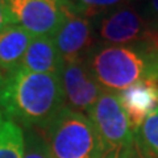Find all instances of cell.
Masks as SVG:
<instances>
[{
    "label": "cell",
    "instance_id": "cell-1",
    "mask_svg": "<svg viewBox=\"0 0 158 158\" xmlns=\"http://www.w3.org/2000/svg\"><path fill=\"white\" fill-rule=\"evenodd\" d=\"M65 104L59 74L16 69L4 75L0 110L27 129L45 128Z\"/></svg>",
    "mask_w": 158,
    "mask_h": 158
},
{
    "label": "cell",
    "instance_id": "cell-2",
    "mask_svg": "<svg viewBox=\"0 0 158 158\" xmlns=\"http://www.w3.org/2000/svg\"><path fill=\"white\" fill-rule=\"evenodd\" d=\"M50 158H99L98 136L91 120L66 104L44 128Z\"/></svg>",
    "mask_w": 158,
    "mask_h": 158
},
{
    "label": "cell",
    "instance_id": "cell-3",
    "mask_svg": "<svg viewBox=\"0 0 158 158\" xmlns=\"http://www.w3.org/2000/svg\"><path fill=\"white\" fill-rule=\"evenodd\" d=\"M87 67L100 86L123 91L144 78L146 54L136 46L103 45L88 54Z\"/></svg>",
    "mask_w": 158,
    "mask_h": 158
},
{
    "label": "cell",
    "instance_id": "cell-4",
    "mask_svg": "<svg viewBox=\"0 0 158 158\" xmlns=\"http://www.w3.org/2000/svg\"><path fill=\"white\" fill-rule=\"evenodd\" d=\"M87 113L98 136L100 148L99 158H120L123 152L135 140V133L118 95L103 91Z\"/></svg>",
    "mask_w": 158,
    "mask_h": 158
},
{
    "label": "cell",
    "instance_id": "cell-5",
    "mask_svg": "<svg viewBox=\"0 0 158 158\" xmlns=\"http://www.w3.org/2000/svg\"><path fill=\"white\" fill-rule=\"evenodd\" d=\"M12 25L33 37H54L67 11L59 0H6Z\"/></svg>",
    "mask_w": 158,
    "mask_h": 158
},
{
    "label": "cell",
    "instance_id": "cell-6",
    "mask_svg": "<svg viewBox=\"0 0 158 158\" xmlns=\"http://www.w3.org/2000/svg\"><path fill=\"white\" fill-rule=\"evenodd\" d=\"M59 78L66 106L77 112H88L104 91L83 61L63 62Z\"/></svg>",
    "mask_w": 158,
    "mask_h": 158
},
{
    "label": "cell",
    "instance_id": "cell-7",
    "mask_svg": "<svg viewBox=\"0 0 158 158\" xmlns=\"http://www.w3.org/2000/svg\"><path fill=\"white\" fill-rule=\"evenodd\" d=\"M53 41L63 62L83 61L85 54H90L94 49L90 20L67 12L65 21L54 34Z\"/></svg>",
    "mask_w": 158,
    "mask_h": 158
},
{
    "label": "cell",
    "instance_id": "cell-8",
    "mask_svg": "<svg viewBox=\"0 0 158 158\" xmlns=\"http://www.w3.org/2000/svg\"><path fill=\"white\" fill-rule=\"evenodd\" d=\"M118 100L135 133L145 118L158 108V85L152 79L142 78L123 90Z\"/></svg>",
    "mask_w": 158,
    "mask_h": 158
},
{
    "label": "cell",
    "instance_id": "cell-9",
    "mask_svg": "<svg viewBox=\"0 0 158 158\" xmlns=\"http://www.w3.org/2000/svg\"><path fill=\"white\" fill-rule=\"evenodd\" d=\"M63 59L52 37H33L19 69L38 74H59Z\"/></svg>",
    "mask_w": 158,
    "mask_h": 158
},
{
    "label": "cell",
    "instance_id": "cell-10",
    "mask_svg": "<svg viewBox=\"0 0 158 158\" xmlns=\"http://www.w3.org/2000/svg\"><path fill=\"white\" fill-rule=\"evenodd\" d=\"M33 36L19 25H9L0 33V71L4 75L20 67Z\"/></svg>",
    "mask_w": 158,
    "mask_h": 158
},
{
    "label": "cell",
    "instance_id": "cell-11",
    "mask_svg": "<svg viewBox=\"0 0 158 158\" xmlns=\"http://www.w3.org/2000/svg\"><path fill=\"white\" fill-rule=\"evenodd\" d=\"M24 131L0 110V158H23Z\"/></svg>",
    "mask_w": 158,
    "mask_h": 158
},
{
    "label": "cell",
    "instance_id": "cell-12",
    "mask_svg": "<svg viewBox=\"0 0 158 158\" xmlns=\"http://www.w3.org/2000/svg\"><path fill=\"white\" fill-rule=\"evenodd\" d=\"M69 13L82 17L106 15L116 8L127 6L129 0H59Z\"/></svg>",
    "mask_w": 158,
    "mask_h": 158
},
{
    "label": "cell",
    "instance_id": "cell-13",
    "mask_svg": "<svg viewBox=\"0 0 158 158\" xmlns=\"http://www.w3.org/2000/svg\"><path fill=\"white\" fill-rule=\"evenodd\" d=\"M135 142L145 156L158 158V108L135 131Z\"/></svg>",
    "mask_w": 158,
    "mask_h": 158
},
{
    "label": "cell",
    "instance_id": "cell-14",
    "mask_svg": "<svg viewBox=\"0 0 158 158\" xmlns=\"http://www.w3.org/2000/svg\"><path fill=\"white\" fill-rule=\"evenodd\" d=\"M23 158H50L48 145L44 137L34 129H27L24 133V156Z\"/></svg>",
    "mask_w": 158,
    "mask_h": 158
},
{
    "label": "cell",
    "instance_id": "cell-15",
    "mask_svg": "<svg viewBox=\"0 0 158 158\" xmlns=\"http://www.w3.org/2000/svg\"><path fill=\"white\" fill-rule=\"evenodd\" d=\"M144 17L153 25L158 27V0H148Z\"/></svg>",
    "mask_w": 158,
    "mask_h": 158
},
{
    "label": "cell",
    "instance_id": "cell-16",
    "mask_svg": "<svg viewBox=\"0 0 158 158\" xmlns=\"http://www.w3.org/2000/svg\"><path fill=\"white\" fill-rule=\"evenodd\" d=\"M9 25H12V21H11V16H9L6 0H0V33Z\"/></svg>",
    "mask_w": 158,
    "mask_h": 158
},
{
    "label": "cell",
    "instance_id": "cell-17",
    "mask_svg": "<svg viewBox=\"0 0 158 158\" xmlns=\"http://www.w3.org/2000/svg\"><path fill=\"white\" fill-rule=\"evenodd\" d=\"M120 158H150L145 156L144 153L141 152V149L137 146V144L135 142V140H133V142L127 148V149L123 152V154L120 156Z\"/></svg>",
    "mask_w": 158,
    "mask_h": 158
},
{
    "label": "cell",
    "instance_id": "cell-18",
    "mask_svg": "<svg viewBox=\"0 0 158 158\" xmlns=\"http://www.w3.org/2000/svg\"><path fill=\"white\" fill-rule=\"evenodd\" d=\"M3 81H4V74L0 71V90H2V85H3Z\"/></svg>",
    "mask_w": 158,
    "mask_h": 158
}]
</instances>
